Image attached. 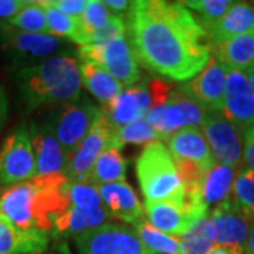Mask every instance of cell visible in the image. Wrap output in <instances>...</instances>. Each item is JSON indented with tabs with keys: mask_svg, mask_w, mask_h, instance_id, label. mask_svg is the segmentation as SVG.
<instances>
[{
	"mask_svg": "<svg viewBox=\"0 0 254 254\" xmlns=\"http://www.w3.org/2000/svg\"><path fill=\"white\" fill-rule=\"evenodd\" d=\"M125 20L137 63L150 72L188 82L208 65L212 43L181 1H133Z\"/></svg>",
	"mask_w": 254,
	"mask_h": 254,
	"instance_id": "1",
	"label": "cell"
},
{
	"mask_svg": "<svg viewBox=\"0 0 254 254\" xmlns=\"http://www.w3.org/2000/svg\"><path fill=\"white\" fill-rule=\"evenodd\" d=\"M64 174L36 177L13 185L0 196V215L20 229H38L53 235L54 223L68 209Z\"/></svg>",
	"mask_w": 254,
	"mask_h": 254,
	"instance_id": "2",
	"label": "cell"
},
{
	"mask_svg": "<svg viewBox=\"0 0 254 254\" xmlns=\"http://www.w3.org/2000/svg\"><path fill=\"white\" fill-rule=\"evenodd\" d=\"M20 98L26 112L72 102L81 96V75L76 60L60 55L16 72Z\"/></svg>",
	"mask_w": 254,
	"mask_h": 254,
	"instance_id": "3",
	"label": "cell"
},
{
	"mask_svg": "<svg viewBox=\"0 0 254 254\" xmlns=\"http://www.w3.org/2000/svg\"><path fill=\"white\" fill-rule=\"evenodd\" d=\"M136 175L145 202L184 203L185 187L163 143L155 141L143 148L136 160Z\"/></svg>",
	"mask_w": 254,
	"mask_h": 254,
	"instance_id": "4",
	"label": "cell"
},
{
	"mask_svg": "<svg viewBox=\"0 0 254 254\" xmlns=\"http://www.w3.org/2000/svg\"><path fill=\"white\" fill-rule=\"evenodd\" d=\"M0 47L6 54H9L14 65L21 66L20 69L44 63L54 57L73 53L72 44L64 38L21 31L4 21H1Z\"/></svg>",
	"mask_w": 254,
	"mask_h": 254,
	"instance_id": "5",
	"label": "cell"
},
{
	"mask_svg": "<svg viewBox=\"0 0 254 254\" xmlns=\"http://www.w3.org/2000/svg\"><path fill=\"white\" fill-rule=\"evenodd\" d=\"M100 109L86 96L60 105L47 119L63 147L65 158L81 144L100 116Z\"/></svg>",
	"mask_w": 254,
	"mask_h": 254,
	"instance_id": "6",
	"label": "cell"
},
{
	"mask_svg": "<svg viewBox=\"0 0 254 254\" xmlns=\"http://www.w3.org/2000/svg\"><path fill=\"white\" fill-rule=\"evenodd\" d=\"M206 110L180 85L167 103L153 108L147 115V123L154 128L161 140H168L174 133L185 127H200L206 118Z\"/></svg>",
	"mask_w": 254,
	"mask_h": 254,
	"instance_id": "7",
	"label": "cell"
},
{
	"mask_svg": "<svg viewBox=\"0 0 254 254\" xmlns=\"http://www.w3.org/2000/svg\"><path fill=\"white\" fill-rule=\"evenodd\" d=\"M76 55L81 63L98 65L112 73L125 88L141 81L134 53L126 36H122L106 44H91L78 48Z\"/></svg>",
	"mask_w": 254,
	"mask_h": 254,
	"instance_id": "8",
	"label": "cell"
},
{
	"mask_svg": "<svg viewBox=\"0 0 254 254\" xmlns=\"http://www.w3.org/2000/svg\"><path fill=\"white\" fill-rule=\"evenodd\" d=\"M36 155L27 125H18L0 147V187H13L36 178Z\"/></svg>",
	"mask_w": 254,
	"mask_h": 254,
	"instance_id": "9",
	"label": "cell"
},
{
	"mask_svg": "<svg viewBox=\"0 0 254 254\" xmlns=\"http://www.w3.org/2000/svg\"><path fill=\"white\" fill-rule=\"evenodd\" d=\"M115 128L102 113L89 133L65 158L64 175L69 182H89L92 168L99 155L113 143Z\"/></svg>",
	"mask_w": 254,
	"mask_h": 254,
	"instance_id": "10",
	"label": "cell"
},
{
	"mask_svg": "<svg viewBox=\"0 0 254 254\" xmlns=\"http://www.w3.org/2000/svg\"><path fill=\"white\" fill-rule=\"evenodd\" d=\"M79 254H150L137 233L119 223H105L75 237Z\"/></svg>",
	"mask_w": 254,
	"mask_h": 254,
	"instance_id": "11",
	"label": "cell"
},
{
	"mask_svg": "<svg viewBox=\"0 0 254 254\" xmlns=\"http://www.w3.org/2000/svg\"><path fill=\"white\" fill-rule=\"evenodd\" d=\"M200 130L218 164L239 168L243 161V134L220 112H208Z\"/></svg>",
	"mask_w": 254,
	"mask_h": 254,
	"instance_id": "12",
	"label": "cell"
},
{
	"mask_svg": "<svg viewBox=\"0 0 254 254\" xmlns=\"http://www.w3.org/2000/svg\"><path fill=\"white\" fill-rule=\"evenodd\" d=\"M216 229V245L232 254H249L247 242L252 220L233 198L216 205L209 215Z\"/></svg>",
	"mask_w": 254,
	"mask_h": 254,
	"instance_id": "13",
	"label": "cell"
},
{
	"mask_svg": "<svg viewBox=\"0 0 254 254\" xmlns=\"http://www.w3.org/2000/svg\"><path fill=\"white\" fill-rule=\"evenodd\" d=\"M151 110V95L148 81L141 79L131 86L123 88L115 99L102 106V115L108 119L112 127L118 130L120 127L134 123L147 118Z\"/></svg>",
	"mask_w": 254,
	"mask_h": 254,
	"instance_id": "14",
	"label": "cell"
},
{
	"mask_svg": "<svg viewBox=\"0 0 254 254\" xmlns=\"http://www.w3.org/2000/svg\"><path fill=\"white\" fill-rule=\"evenodd\" d=\"M226 68V92L222 115L240 130L254 127V91L245 72Z\"/></svg>",
	"mask_w": 254,
	"mask_h": 254,
	"instance_id": "15",
	"label": "cell"
},
{
	"mask_svg": "<svg viewBox=\"0 0 254 254\" xmlns=\"http://www.w3.org/2000/svg\"><path fill=\"white\" fill-rule=\"evenodd\" d=\"M226 81L225 65L215 55H212L205 69L181 86L206 110L222 112L225 103Z\"/></svg>",
	"mask_w": 254,
	"mask_h": 254,
	"instance_id": "16",
	"label": "cell"
},
{
	"mask_svg": "<svg viewBox=\"0 0 254 254\" xmlns=\"http://www.w3.org/2000/svg\"><path fill=\"white\" fill-rule=\"evenodd\" d=\"M28 128L36 155V177L64 174L65 154L50 123L47 120L43 123H31Z\"/></svg>",
	"mask_w": 254,
	"mask_h": 254,
	"instance_id": "17",
	"label": "cell"
},
{
	"mask_svg": "<svg viewBox=\"0 0 254 254\" xmlns=\"http://www.w3.org/2000/svg\"><path fill=\"white\" fill-rule=\"evenodd\" d=\"M144 210L153 226L173 237L190 233L200 222L185 203L144 202Z\"/></svg>",
	"mask_w": 254,
	"mask_h": 254,
	"instance_id": "18",
	"label": "cell"
},
{
	"mask_svg": "<svg viewBox=\"0 0 254 254\" xmlns=\"http://www.w3.org/2000/svg\"><path fill=\"white\" fill-rule=\"evenodd\" d=\"M98 188L109 216L123 220L133 226L145 220L144 206L126 181L106 184Z\"/></svg>",
	"mask_w": 254,
	"mask_h": 254,
	"instance_id": "19",
	"label": "cell"
},
{
	"mask_svg": "<svg viewBox=\"0 0 254 254\" xmlns=\"http://www.w3.org/2000/svg\"><path fill=\"white\" fill-rule=\"evenodd\" d=\"M50 247V233L20 229L0 215V254H43Z\"/></svg>",
	"mask_w": 254,
	"mask_h": 254,
	"instance_id": "20",
	"label": "cell"
},
{
	"mask_svg": "<svg viewBox=\"0 0 254 254\" xmlns=\"http://www.w3.org/2000/svg\"><path fill=\"white\" fill-rule=\"evenodd\" d=\"M173 158L198 164L206 173L216 164L206 138L199 127H185L167 140Z\"/></svg>",
	"mask_w": 254,
	"mask_h": 254,
	"instance_id": "21",
	"label": "cell"
},
{
	"mask_svg": "<svg viewBox=\"0 0 254 254\" xmlns=\"http://www.w3.org/2000/svg\"><path fill=\"white\" fill-rule=\"evenodd\" d=\"M205 31L212 46L235 37L254 34V6L245 1H235L226 14L205 28Z\"/></svg>",
	"mask_w": 254,
	"mask_h": 254,
	"instance_id": "22",
	"label": "cell"
},
{
	"mask_svg": "<svg viewBox=\"0 0 254 254\" xmlns=\"http://www.w3.org/2000/svg\"><path fill=\"white\" fill-rule=\"evenodd\" d=\"M109 218L106 208L81 209L69 206L55 220L53 236L76 237L95 227L105 225Z\"/></svg>",
	"mask_w": 254,
	"mask_h": 254,
	"instance_id": "23",
	"label": "cell"
},
{
	"mask_svg": "<svg viewBox=\"0 0 254 254\" xmlns=\"http://www.w3.org/2000/svg\"><path fill=\"white\" fill-rule=\"evenodd\" d=\"M212 53L227 68L246 72L254 64V34L235 37L213 44Z\"/></svg>",
	"mask_w": 254,
	"mask_h": 254,
	"instance_id": "24",
	"label": "cell"
},
{
	"mask_svg": "<svg viewBox=\"0 0 254 254\" xmlns=\"http://www.w3.org/2000/svg\"><path fill=\"white\" fill-rule=\"evenodd\" d=\"M82 85L103 105H108L123 91V85L106 69L88 63L78 64Z\"/></svg>",
	"mask_w": 254,
	"mask_h": 254,
	"instance_id": "25",
	"label": "cell"
},
{
	"mask_svg": "<svg viewBox=\"0 0 254 254\" xmlns=\"http://www.w3.org/2000/svg\"><path fill=\"white\" fill-rule=\"evenodd\" d=\"M235 173V168L218 163L209 170L202 182V199L208 205V208L210 205L216 206L230 198L236 180Z\"/></svg>",
	"mask_w": 254,
	"mask_h": 254,
	"instance_id": "26",
	"label": "cell"
},
{
	"mask_svg": "<svg viewBox=\"0 0 254 254\" xmlns=\"http://www.w3.org/2000/svg\"><path fill=\"white\" fill-rule=\"evenodd\" d=\"M127 161L122 157L120 150L110 144L96 160L89 175V182L100 187L113 182H125Z\"/></svg>",
	"mask_w": 254,
	"mask_h": 254,
	"instance_id": "27",
	"label": "cell"
},
{
	"mask_svg": "<svg viewBox=\"0 0 254 254\" xmlns=\"http://www.w3.org/2000/svg\"><path fill=\"white\" fill-rule=\"evenodd\" d=\"M134 232L150 254H182L180 239L158 230L148 220L137 223Z\"/></svg>",
	"mask_w": 254,
	"mask_h": 254,
	"instance_id": "28",
	"label": "cell"
},
{
	"mask_svg": "<svg viewBox=\"0 0 254 254\" xmlns=\"http://www.w3.org/2000/svg\"><path fill=\"white\" fill-rule=\"evenodd\" d=\"M41 6L44 7L50 28V36L58 38H69L72 43L82 47V28L79 18L71 17L54 7L50 0H43Z\"/></svg>",
	"mask_w": 254,
	"mask_h": 254,
	"instance_id": "29",
	"label": "cell"
},
{
	"mask_svg": "<svg viewBox=\"0 0 254 254\" xmlns=\"http://www.w3.org/2000/svg\"><path fill=\"white\" fill-rule=\"evenodd\" d=\"M7 24L21 31L50 36L46 10L41 6V1H27V4L7 21Z\"/></svg>",
	"mask_w": 254,
	"mask_h": 254,
	"instance_id": "30",
	"label": "cell"
},
{
	"mask_svg": "<svg viewBox=\"0 0 254 254\" xmlns=\"http://www.w3.org/2000/svg\"><path fill=\"white\" fill-rule=\"evenodd\" d=\"M160 140H161V137L158 136V133L147 123L145 119H143V120H138V122L118 128L115 131L112 145L120 150L125 144L148 145L155 141H160Z\"/></svg>",
	"mask_w": 254,
	"mask_h": 254,
	"instance_id": "31",
	"label": "cell"
},
{
	"mask_svg": "<svg viewBox=\"0 0 254 254\" xmlns=\"http://www.w3.org/2000/svg\"><path fill=\"white\" fill-rule=\"evenodd\" d=\"M68 205L81 209L105 208L99 188L91 182H66L64 188ZM68 206V208H69Z\"/></svg>",
	"mask_w": 254,
	"mask_h": 254,
	"instance_id": "32",
	"label": "cell"
},
{
	"mask_svg": "<svg viewBox=\"0 0 254 254\" xmlns=\"http://www.w3.org/2000/svg\"><path fill=\"white\" fill-rule=\"evenodd\" d=\"M187 9L193 10L198 16V21L203 28L215 24L226 14L235 1L230 0H188L181 1Z\"/></svg>",
	"mask_w": 254,
	"mask_h": 254,
	"instance_id": "33",
	"label": "cell"
},
{
	"mask_svg": "<svg viewBox=\"0 0 254 254\" xmlns=\"http://www.w3.org/2000/svg\"><path fill=\"white\" fill-rule=\"evenodd\" d=\"M110 17H112V13L105 6L103 1L89 0L88 7L79 18L82 28V47L89 44V38L92 34L100 27H103Z\"/></svg>",
	"mask_w": 254,
	"mask_h": 254,
	"instance_id": "34",
	"label": "cell"
},
{
	"mask_svg": "<svg viewBox=\"0 0 254 254\" xmlns=\"http://www.w3.org/2000/svg\"><path fill=\"white\" fill-rule=\"evenodd\" d=\"M233 199L246 213L254 219V173L249 168H240L233 185Z\"/></svg>",
	"mask_w": 254,
	"mask_h": 254,
	"instance_id": "35",
	"label": "cell"
},
{
	"mask_svg": "<svg viewBox=\"0 0 254 254\" xmlns=\"http://www.w3.org/2000/svg\"><path fill=\"white\" fill-rule=\"evenodd\" d=\"M126 36V20L122 16L112 14V17L108 20V23L96 30L89 38V44H106L119 37Z\"/></svg>",
	"mask_w": 254,
	"mask_h": 254,
	"instance_id": "36",
	"label": "cell"
},
{
	"mask_svg": "<svg viewBox=\"0 0 254 254\" xmlns=\"http://www.w3.org/2000/svg\"><path fill=\"white\" fill-rule=\"evenodd\" d=\"M178 239L181 243L182 254H209L216 246L196 230H190V233Z\"/></svg>",
	"mask_w": 254,
	"mask_h": 254,
	"instance_id": "37",
	"label": "cell"
},
{
	"mask_svg": "<svg viewBox=\"0 0 254 254\" xmlns=\"http://www.w3.org/2000/svg\"><path fill=\"white\" fill-rule=\"evenodd\" d=\"M148 88H150V95H151V109L167 103L173 91L175 89V86H173L171 83L163 81V79H158V78L148 81Z\"/></svg>",
	"mask_w": 254,
	"mask_h": 254,
	"instance_id": "38",
	"label": "cell"
},
{
	"mask_svg": "<svg viewBox=\"0 0 254 254\" xmlns=\"http://www.w3.org/2000/svg\"><path fill=\"white\" fill-rule=\"evenodd\" d=\"M50 3L71 17L81 18L89 4V0H50Z\"/></svg>",
	"mask_w": 254,
	"mask_h": 254,
	"instance_id": "39",
	"label": "cell"
},
{
	"mask_svg": "<svg viewBox=\"0 0 254 254\" xmlns=\"http://www.w3.org/2000/svg\"><path fill=\"white\" fill-rule=\"evenodd\" d=\"M243 161L246 168L254 173V127L243 131Z\"/></svg>",
	"mask_w": 254,
	"mask_h": 254,
	"instance_id": "40",
	"label": "cell"
},
{
	"mask_svg": "<svg viewBox=\"0 0 254 254\" xmlns=\"http://www.w3.org/2000/svg\"><path fill=\"white\" fill-rule=\"evenodd\" d=\"M26 4L27 0H0V21H10Z\"/></svg>",
	"mask_w": 254,
	"mask_h": 254,
	"instance_id": "41",
	"label": "cell"
},
{
	"mask_svg": "<svg viewBox=\"0 0 254 254\" xmlns=\"http://www.w3.org/2000/svg\"><path fill=\"white\" fill-rule=\"evenodd\" d=\"M193 230L199 232L203 237H206L209 242H212L213 245H216V229L213 222L210 220V218H205L203 220H200L196 226L193 227Z\"/></svg>",
	"mask_w": 254,
	"mask_h": 254,
	"instance_id": "42",
	"label": "cell"
},
{
	"mask_svg": "<svg viewBox=\"0 0 254 254\" xmlns=\"http://www.w3.org/2000/svg\"><path fill=\"white\" fill-rule=\"evenodd\" d=\"M103 3L110 10L112 14L122 16V17H123V13L127 14L128 10L131 9V6H133V1H127V0H106Z\"/></svg>",
	"mask_w": 254,
	"mask_h": 254,
	"instance_id": "43",
	"label": "cell"
},
{
	"mask_svg": "<svg viewBox=\"0 0 254 254\" xmlns=\"http://www.w3.org/2000/svg\"><path fill=\"white\" fill-rule=\"evenodd\" d=\"M7 116H9V99L4 86L0 85V131L3 130L7 122Z\"/></svg>",
	"mask_w": 254,
	"mask_h": 254,
	"instance_id": "44",
	"label": "cell"
},
{
	"mask_svg": "<svg viewBox=\"0 0 254 254\" xmlns=\"http://www.w3.org/2000/svg\"><path fill=\"white\" fill-rule=\"evenodd\" d=\"M247 249H249V254H254V219L252 220V226H250V235H249Z\"/></svg>",
	"mask_w": 254,
	"mask_h": 254,
	"instance_id": "45",
	"label": "cell"
},
{
	"mask_svg": "<svg viewBox=\"0 0 254 254\" xmlns=\"http://www.w3.org/2000/svg\"><path fill=\"white\" fill-rule=\"evenodd\" d=\"M246 76H247V79H249V82H250V85H252V88H253L254 91V64L246 71Z\"/></svg>",
	"mask_w": 254,
	"mask_h": 254,
	"instance_id": "46",
	"label": "cell"
},
{
	"mask_svg": "<svg viewBox=\"0 0 254 254\" xmlns=\"http://www.w3.org/2000/svg\"><path fill=\"white\" fill-rule=\"evenodd\" d=\"M209 254H232L229 250H227L226 247H222V246H215V249L210 252Z\"/></svg>",
	"mask_w": 254,
	"mask_h": 254,
	"instance_id": "47",
	"label": "cell"
},
{
	"mask_svg": "<svg viewBox=\"0 0 254 254\" xmlns=\"http://www.w3.org/2000/svg\"><path fill=\"white\" fill-rule=\"evenodd\" d=\"M0 44H1V21H0Z\"/></svg>",
	"mask_w": 254,
	"mask_h": 254,
	"instance_id": "48",
	"label": "cell"
},
{
	"mask_svg": "<svg viewBox=\"0 0 254 254\" xmlns=\"http://www.w3.org/2000/svg\"><path fill=\"white\" fill-rule=\"evenodd\" d=\"M43 254H44V253H43Z\"/></svg>",
	"mask_w": 254,
	"mask_h": 254,
	"instance_id": "49",
	"label": "cell"
}]
</instances>
